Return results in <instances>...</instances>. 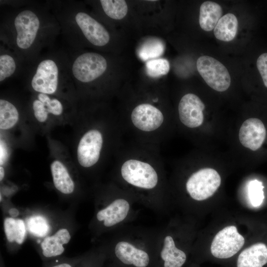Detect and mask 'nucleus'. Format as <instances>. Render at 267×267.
<instances>
[{
	"mask_svg": "<svg viewBox=\"0 0 267 267\" xmlns=\"http://www.w3.org/2000/svg\"><path fill=\"white\" fill-rule=\"evenodd\" d=\"M40 16L33 10L25 9L19 12L13 20L16 47L22 51L33 47L42 30Z\"/></svg>",
	"mask_w": 267,
	"mask_h": 267,
	"instance_id": "1",
	"label": "nucleus"
},
{
	"mask_svg": "<svg viewBox=\"0 0 267 267\" xmlns=\"http://www.w3.org/2000/svg\"><path fill=\"white\" fill-rule=\"evenodd\" d=\"M221 184L218 172L213 168H205L190 176L186 183V189L193 199L202 201L212 196Z\"/></svg>",
	"mask_w": 267,
	"mask_h": 267,
	"instance_id": "2",
	"label": "nucleus"
},
{
	"mask_svg": "<svg viewBox=\"0 0 267 267\" xmlns=\"http://www.w3.org/2000/svg\"><path fill=\"white\" fill-rule=\"evenodd\" d=\"M196 67L206 84L215 90L223 92L230 87L231 78L227 68L215 58L201 56L197 60Z\"/></svg>",
	"mask_w": 267,
	"mask_h": 267,
	"instance_id": "3",
	"label": "nucleus"
},
{
	"mask_svg": "<svg viewBox=\"0 0 267 267\" xmlns=\"http://www.w3.org/2000/svg\"><path fill=\"white\" fill-rule=\"evenodd\" d=\"M107 63L101 54L85 52L77 56L72 65V73L78 81L87 83L100 77L106 70Z\"/></svg>",
	"mask_w": 267,
	"mask_h": 267,
	"instance_id": "4",
	"label": "nucleus"
},
{
	"mask_svg": "<svg viewBox=\"0 0 267 267\" xmlns=\"http://www.w3.org/2000/svg\"><path fill=\"white\" fill-rule=\"evenodd\" d=\"M121 175L129 183L141 188L152 189L158 182V176L148 163L135 159L125 162L121 167Z\"/></svg>",
	"mask_w": 267,
	"mask_h": 267,
	"instance_id": "5",
	"label": "nucleus"
},
{
	"mask_svg": "<svg viewBox=\"0 0 267 267\" xmlns=\"http://www.w3.org/2000/svg\"><path fill=\"white\" fill-rule=\"evenodd\" d=\"M58 65L55 60L46 58L38 64L32 77L31 86L39 93L48 95L56 92L59 82Z\"/></svg>",
	"mask_w": 267,
	"mask_h": 267,
	"instance_id": "6",
	"label": "nucleus"
},
{
	"mask_svg": "<svg viewBox=\"0 0 267 267\" xmlns=\"http://www.w3.org/2000/svg\"><path fill=\"white\" fill-rule=\"evenodd\" d=\"M244 238L235 226H227L219 231L211 246L212 254L216 258L227 259L236 254L243 247Z\"/></svg>",
	"mask_w": 267,
	"mask_h": 267,
	"instance_id": "7",
	"label": "nucleus"
},
{
	"mask_svg": "<svg viewBox=\"0 0 267 267\" xmlns=\"http://www.w3.org/2000/svg\"><path fill=\"white\" fill-rule=\"evenodd\" d=\"M103 144L101 133L96 129L89 130L80 140L77 147V159L81 166L89 168L98 161Z\"/></svg>",
	"mask_w": 267,
	"mask_h": 267,
	"instance_id": "8",
	"label": "nucleus"
},
{
	"mask_svg": "<svg viewBox=\"0 0 267 267\" xmlns=\"http://www.w3.org/2000/svg\"><path fill=\"white\" fill-rule=\"evenodd\" d=\"M73 21L76 27L92 44L102 46L109 42L110 35L107 30L88 13L83 11L75 12Z\"/></svg>",
	"mask_w": 267,
	"mask_h": 267,
	"instance_id": "9",
	"label": "nucleus"
},
{
	"mask_svg": "<svg viewBox=\"0 0 267 267\" xmlns=\"http://www.w3.org/2000/svg\"><path fill=\"white\" fill-rule=\"evenodd\" d=\"M267 137V130L260 119L251 117L241 124L238 133L241 144L252 151H257L264 144Z\"/></svg>",
	"mask_w": 267,
	"mask_h": 267,
	"instance_id": "10",
	"label": "nucleus"
},
{
	"mask_svg": "<svg viewBox=\"0 0 267 267\" xmlns=\"http://www.w3.org/2000/svg\"><path fill=\"white\" fill-rule=\"evenodd\" d=\"M205 108V104L197 95L191 93L185 94L178 106L180 122L190 129L199 127L204 122Z\"/></svg>",
	"mask_w": 267,
	"mask_h": 267,
	"instance_id": "11",
	"label": "nucleus"
},
{
	"mask_svg": "<svg viewBox=\"0 0 267 267\" xmlns=\"http://www.w3.org/2000/svg\"><path fill=\"white\" fill-rule=\"evenodd\" d=\"M131 118L133 125L137 129L146 132L158 129L164 120L161 111L148 103L136 106L132 111Z\"/></svg>",
	"mask_w": 267,
	"mask_h": 267,
	"instance_id": "12",
	"label": "nucleus"
},
{
	"mask_svg": "<svg viewBox=\"0 0 267 267\" xmlns=\"http://www.w3.org/2000/svg\"><path fill=\"white\" fill-rule=\"evenodd\" d=\"M115 253L117 258L126 265L146 267L149 263V256L146 252L126 241H121L117 244Z\"/></svg>",
	"mask_w": 267,
	"mask_h": 267,
	"instance_id": "13",
	"label": "nucleus"
},
{
	"mask_svg": "<svg viewBox=\"0 0 267 267\" xmlns=\"http://www.w3.org/2000/svg\"><path fill=\"white\" fill-rule=\"evenodd\" d=\"M130 205L127 200L118 199L99 211L96 218L99 221H104L103 224L105 226H112L123 221L127 217Z\"/></svg>",
	"mask_w": 267,
	"mask_h": 267,
	"instance_id": "14",
	"label": "nucleus"
},
{
	"mask_svg": "<svg viewBox=\"0 0 267 267\" xmlns=\"http://www.w3.org/2000/svg\"><path fill=\"white\" fill-rule=\"evenodd\" d=\"M267 263V246L257 243L244 249L239 254L237 267H263Z\"/></svg>",
	"mask_w": 267,
	"mask_h": 267,
	"instance_id": "15",
	"label": "nucleus"
},
{
	"mask_svg": "<svg viewBox=\"0 0 267 267\" xmlns=\"http://www.w3.org/2000/svg\"><path fill=\"white\" fill-rule=\"evenodd\" d=\"M71 239L67 229L62 228L54 235L46 237L41 243L43 256L50 258L61 255L64 251V244L68 243Z\"/></svg>",
	"mask_w": 267,
	"mask_h": 267,
	"instance_id": "16",
	"label": "nucleus"
},
{
	"mask_svg": "<svg viewBox=\"0 0 267 267\" xmlns=\"http://www.w3.org/2000/svg\"><path fill=\"white\" fill-rule=\"evenodd\" d=\"M222 13L221 6L217 2H204L200 7L199 22L200 27L207 32L213 30L222 17Z\"/></svg>",
	"mask_w": 267,
	"mask_h": 267,
	"instance_id": "17",
	"label": "nucleus"
},
{
	"mask_svg": "<svg viewBox=\"0 0 267 267\" xmlns=\"http://www.w3.org/2000/svg\"><path fill=\"white\" fill-rule=\"evenodd\" d=\"M50 171L55 188L62 193L69 194L74 190V183L65 165L59 160L50 164Z\"/></svg>",
	"mask_w": 267,
	"mask_h": 267,
	"instance_id": "18",
	"label": "nucleus"
},
{
	"mask_svg": "<svg viewBox=\"0 0 267 267\" xmlns=\"http://www.w3.org/2000/svg\"><path fill=\"white\" fill-rule=\"evenodd\" d=\"M161 257L164 262V267H181L186 259L185 253L176 247L170 236H167L164 239Z\"/></svg>",
	"mask_w": 267,
	"mask_h": 267,
	"instance_id": "19",
	"label": "nucleus"
},
{
	"mask_svg": "<svg viewBox=\"0 0 267 267\" xmlns=\"http://www.w3.org/2000/svg\"><path fill=\"white\" fill-rule=\"evenodd\" d=\"M238 29V20L232 13H227L219 20L214 29V34L219 40L229 42L236 36Z\"/></svg>",
	"mask_w": 267,
	"mask_h": 267,
	"instance_id": "20",
	"label": "nucleus"
},
{
	"mask_svg": "<svg viewBox=\"0 0 267 267\" xmlns=\"http://www.w3.org/2000/svg\"><path fill=\"white\" fill-rule=\"evenodd\" d=\"M19 113L15 106L10 101L0 100V129L8 130L12 128L18 122Z\"/></svg>",
	"mask_w": 267,
	"mask_h": 267,
	"instance_id": "21",
	"label": "nucleus"
},
{
	"mask_svg": "<svg viewBox=\"0 0 267 267\" xmlns=\"http://www.w3.org/2000/svg\"><path fill=\"white\" fill-rule=\"evenodd\" d=\"M102 8L105 13L109 17L120 20L126 15L128 5L123 0H101Z\"/></svg>",
	"mask_w": 267,
	"mask_h": 267,
	"instance_id": "22",
	"label": "nucleus"
},
{
	"mask_svg": "<svg viewBox=\"0 0 267 267\" xmlns=\"http://www.w3.org/2000/svg\"><path fill=\"white\" fill-rule=\"evenodd\" d=\"M164 44L157 39L148 40L138 50L139 57L143 61L151 60L160 56L164 51Z\"/></svg>",
	"mask_w": 267,
	"mask_h": 267,
	"instance_id": "23",
	"label": "nucleus"
},
{
	"mask_svg": "<svg viewBox=\"0 0 267 267\" xmlns=\"http://www.w3.org/2000/svg\"><path fill=\"white\" fill-rule=\"evenodd\" d=\"M146 71L151 77H159L166 75L170 70L169 61L164 58H156L146 62Z\"/></svg>",
	"mask_w": 267,
	"mask_h": 267,
	"instance_id": "24",
	"label": "nucleus"
},
{
	"mask_svg": "<svg viewBox=\"0 0 267 267\" xmlns=\"http://www.w3.org/2000/svg\"><path fill=\"white\" fill-rule=\"evenodd\" d=\"M29 231L34 235L43 237L49 230V226L44 218L41 216L32 217L27 221Z\"/></svg>",
	"mask_w": 267,
	"mask_h": 267,
	"instance_id": "25",
	"label": "nucleus"
},
{
	"mask_svg": "<svg viewBox=\"0 0 267 267\" xmlns=\"http://www.w3.org/2000/svg\"><path fill=\"white\" fill-rule=\"evenodd\" d=\"M16 69V63L14 58L7 53L0 55V81L3 82L11 77Z\"/></svg>",
	"mask_w": 267,
	"mask_h": 267,
	"instance_id": "26",
	"label": "nucleus"
},
{
	"mask_svg": "<svg viewBox=\"0 0 267 267\" xmlns=\"http://www.w3.org/2000/svg\"><path fill=\"white\" fill-rule=\"evenodd\" d=\"M262 182L258 180H251L248 185V195L252 205L254 207L261 205L264 199Z\"/></svg>",
	"mask_w": 267,
	"mask_h": 267,
	"instance_id": "27",
	"label": "nucleus"
},
{
	"mask_svg": "<svg viewBox=\"0 0 267 267\" xmlns=\"http://www.w3.org/2000/svg\"><path fill=\"white\" fill-rule=\"evenodd\" d=\"M37 97L44 104L49 114L57 116L62 114L63 111L62 104L57 98L44 93H38Z\"/></svg>",
	"mask_w": 267,
	"mask_h": 267,
	"instance_id": "28",
	"label": "nucleus"
},
{
	"mask_svg": "<svg viewBox=\"0 0 267 267\" xmlns=\"http://www.w3.org/2000/svg\"><path fill=\"white\" fill-rule=\"evenodd\" d=\"M34 115L36 120L40 123L46 121L49 113L44 104L38 98L34 100L32 103Z\"/></svg>",
	"mask_w": 267,
	"mask_h": 267,
	"instance_id": "29",
	"label": "nucleus"
},
{
	"mask_svg": "<svg viewBox=\"0 0 267 267\" xmlns=\"http://www.w3.org/2000/svg\"><path fill=\"white\" fill-rule=\"evenodd\" d=\"M256 64L263 84L267 89V52L263 53L259 56Z\"/></svg>",
	"mask_w": 267,
	"mask_h": 267,
	"instance_id": "30",
	"label": "nucleus"
},
{
	"mask_svg": "<svg viewBox=\"0 0 267 267\" xmlns=\"http://www.w3.org/2000/svg\"><path fill=\"white\" fill-rule=\"evenodd\" d=\"M16 219L7 218L4 221V232L7 240L9 242L15 241Z\"/></svg>",
	"mask_w": 267,
	"mask_h": 267,
	"instance_id": "31",
	"label": "nucleus"
},
{
	"mask_svg": "<svg viewBox=\"0 0 267 267\" xmlns=\"http://www.w3.org/2000/svg\"><path fill=\"white\" fill-rule=\"evenodd\" d=\"M26 235V228L24 221L21 219H16L15 241L22 244L24 241Z\"/></svg>",
	"mask_w": 267,
	"mask_h": 267,
	"instance_id": "32",
	"label": "nucleus"
},
{
	"mask_svg": "<svg viewBox=\"0 0 267 267\" xmlns=\"http://www.w3.org/2000/svg\"><path fill=\"white\" fill-rule=\"evenodd\" d=\"M7 151L6 147L2 140L0 141V166L3 164L6 157Z\"/></svg>",
	"mask_w": 267,
	"mask_h": 267,
	"instance_id": "33",
	"label": "nucleus"
},
{
	"mask_svg": "<svg viewBox=\"0 0 267 267\" xmlns=\"http://www.w3.org/2000/svg\"><path fill=\"white\" fill-rule=\"evenodd\" d=\"M50 267H73V266L70 263L62 262L61 263L57 264Z\"/></svg>",
	"mask_w": 267,
	"mask_h": 267,
	"instance_id": "34",
	"label": "nucleus"
},
{
	"mask_svg": "<svg viewBox=\"0 0 267 267\" xmlns=\"http://www.w3.org/2000/svg\"><path fill=\"white\" fill-rule=\"evenodd\" d=\"M9 214L12 217H16L18 214V211L15 208H11L9 210Z\"/></svg>",
	"mask_w": 267,
	"mask_h": 267,
	"instance_id": "35",
	"label": "nucleus"
},
{
	"mask_svg": "<svg viewBox=\"0 0 267 267\" xmlns=\"http://www.w3.org/2000/svg\"><path fill=\"white\" fill-rule=\"evenodd\" d=\"M4 175H5V172H4V168H3V167L0 166V181H1L3 179L4 177Z\"/></svg>",
	"mask_w": 267,
	"mask_h": 267,
	"instance_id": "36",
	"label": "nucleus"
},
{
	"mask_svg": "<svg viewBox=\"0 0 267 267\" xmlns=\"http://www.w3.org/2000/svg\"><path fill=\"white\" fill-rule=\"evenodd\" d=\"M1 201V195L0 194V201Z\"/></svg>",
	"mask_w": 267,
	"mask_h": 267,
	"instance_id": "37",
	"label": "nucleus"
}]
</instances>
